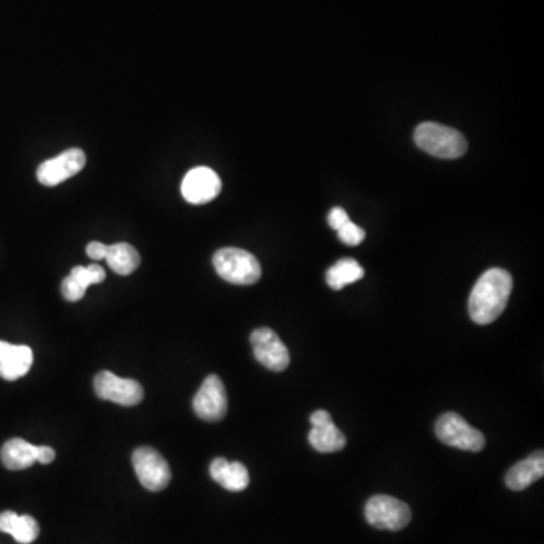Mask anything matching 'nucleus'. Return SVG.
<instances>
[{
  "mask_svg": "<svg viewBox=\"0 0 544 544\" xmlns=\"http://www.w3.org/2000/svg\"><path fill=\"white\" fill-rule=\"evenodd\" d=\"M309 442L316 451L330 454V452L342 451L347 445V437L333 424V421H330L319 427H312Z\"/></svg>",
  "mask_w": 544,
  "mask_h": 544,
  "instance_id": "18",
  "label": "nucleus"
},
{
  "mask_svg": "<svg viewBox=\"0 0 544 544\" xmlns=\"http://www.w3.org/2000/svg\"><path fill=\"white\" fill-rule=\"evenodd\" d=\"M333 421L330 413L327 410H316L312 416H310V424L312 427H319V425L327 424V422Z\"/></svg>",
  "mask_w": 544,
  "mask_h": 544,
  "instance_id": "26",
  "label": "nucleus"
},
{
  "mask_svg": "<svg viewBox=\"0 0 544 544\" xmlns=\"http://www.w3.org/2000/svg\"><path fill=\"white\" fill-rule=\"evenodd\" d=\"M70 276L82 288L88 289L91 285H99V283L105 282L106 272L100 265L75 266L70 272Z\"/></svg>",
  "mask_w": 544,
  "mask_h": 544,
  "instance_id": "20",
  "label": "nucleus"
},
{
  "mask_svg": "<svg viewBox=\"0 0 544 544\" xmlns=\"http://www.w3.org/2000/svg\"><path fill=\"white\" fill-rule=\"evenodd\" d=\"M38 446L23 439H11L2 446L0 460L8 470H25L37 463Z\"/></svg>",
  "mask_w": 544,
  "mask_h": 544,
  "instance_id": "16",
  "label": "nucleus"
},
{
  "mask_svg": "<svg viewBox=\"0 0 544 544\" xmlns=\"http://www.w3.org/2000/svg\"><path fill=\"white\" fill-rule=\"evenodd\" d=\"M34 354L25 345H11L0 340V377L16 381L31 371Z\"/></svg>",
  "mask_w": 544,
  "mask_h": 544,
  "instance_id": "12",
  "label": "nucleus"
},
{
  "mask_svg": "<svg viewBox=\"0 0 544 544\" xmlns=\"http://www.w3.org/2000/svg\"><path fill=\"white\" fill-rule=\"evenodd\" d=\"M513 291L510 272L492 268L484 272L473 286L469 297V315L478 325L495 322L507 307Z\"/></svg>",
  "mask_w": 544,
  "mask_h": 544,
  "instance_id": "1",
  "label": "nucleus"
},
{
  "mask_svg": "<svg viewBox=\"0 0 544 544\" xmlns=\"http://www.w3.org/2000/svg\"><path fill=\"white\" fill-rule=\"evenodd\" d=\"M0 532L13 535L20 544H31L40 535V525L32 516H19L14 511L0 514Z\"/></svg>",
  "mask_w": 544,
  "mask_h": 544,
  "instance_id": "15",
  "label": "nucleus"
},
{
  "mask_svg": "<svg viewBox=\"0 0 544 544\" xmlns=\"http://www.w3.org/2000/svg\"><path fill=\"white\" fill-rule=\"evenodd\" d=\"M106 251H108V245L102 244V242H90L87 247L88 257L93 260L105 259Z\"/></svg>",
  "mask_w": 544,
  "mask_h": 544,
  "instance_id": "24",
  "label": "nucleus"
},
{
  "mask_svg": "<svg viewBox=\"0 0 544 544\" xmlns=\"http://www.w3.org/2000/svg\"><path fill=\"white\" fill-rule=\"evenodd\" d=\"M350 217H348L347 211L342 208H333L328 214V226L333 230L342 229L345 224L350 223Z\"/></svg>",
  "mask_w": 544,
  "mask_h": 544,
  "instance_id": "23",
  "label": "nucleus"
},
{
  "mask_svg": "<svg viewBox=\"0 0 544 544\" xmlns=\"http://www.w3.org/2000/svg\"><path fill=\"white\" fill-rule=\"evenodd\" d=\"M194 413L204 422H220L226 418L229 401H227L226 387L218 375L212 374L198 389L192 401Z\"/></svg>",
  "mask_w": 544,
  "mask_h": 544,
  "instance_id": "7",
  "label": "nucleus"
},
{
  "mask_svg": "<svg viewBox=\"0 0 544 544\" xmlns=\"http://www.w3.org/2000/svg\"><path fill=\"white\" fill-rule=\"evenodd\" d=\"M544 475V454L543 451L534 452L525 460L514 464L507 475H505V484L508 489L514 492H522L528 489L535 481L541 480Z\"/></svg>",
  "mask_w": 544,
  "mask_h": 544,
  "instance_id": "13",
  "label": "nucleus"
},
{
  "mask_svg": "<svg viewBox=\"0 0 544 544\" xmlns=\"http://www.w3.org/2000/svg\"><path fill=\"white\" fill-rule=\"evenodd\" d=\"M94 390L103 401L133 407L144 399V389L136 380L120 378L109 371H102L94 378Z\"/></svg>",
  "mask_w": 544,
  "mask_h": 544,
  "instance_id": "9",
  "label": "nucleus"
},
{
  "mask_svg": "<svg viewBox=\"0 0 544 544\" xmlns=\"http://www.w3.org/2000/svg\"><path fill=\"white\" fill-rule=\"evenodd\" d=\"M85 162H87V156H85V153L82 152V150H67V152L56 156L55 159H49V161L43 162V164L38 167V182L44 186L59 185V183L65 182V180L70 179V177L81 173L82 168L85 167Z\"/></svg>",
  "mask_w": 544,
  "mask_h": 544,
  "instance_id": "10",
  "label": "nucleus"
},
{
  "mask_svg": "<svg viewBox=\"0 0 544 544\" xmlns=\"http://www.w3.org/2000/svg\"><path fill=\"white\" fill-rule=\"evenodd\" d=\"M337 235H339L340 241L344 242L345 245L356 247V245L362 244L366 233L362 227L357 226L353 221H350V223L345 224L342 229L337 230Z\"/></svg>",
  "mask_w": 544,
  "mask_h": 544,
  "instance_id": "21",
  "label": "nucleus"
},
{
  "mask_svg": "<svg viewBox=\"0 0 544 544\" xmlns=\"http://www.w3.org/2000/svg\"><path fill=\"white\" fill-rule=\"evenodd\" d=\"M56 454L50 446H38L37 461L41 464H50L55 460Z\"/></svg>",
  "mask_w": 544,
  "mask_h": 544,
  "instance_id": "25",
  "label": "nucleus"
},
{
  "mask_svg": "<svg viewBox=\"0 0 544 544\" xmlns=\"http://www.w3.org/2000/svg\"><path fill=\"white\" fill-rule=\"evenodd\" d=\"M365 276V269L354 259H342L334 263L327 271V285L334 291H340L345 286L359 282Z\"/></svg>",
  "mask_w": 544,
  "mask_h": 544,
  "instance_id": "19",
  "label": "nucleus"
},
{
  "mask_svg": "<svg viewBox=\"0 0 544 544\" xmlns=\"http://www.w3.org/2000/svg\"><path fill=\"white\" fill-rule=\"evenodd\" d=\"M214 266L218 276L232 285H254L262 277L259 260L241 248L218 250L214 256Z\"/></svg>",
  "mask_w": 544,
  "mask_h": 544,
  "instance_id": "3",
  "label": "nucleus"
},
{
  "mask_svg": "<svg viewBox=\"0 0 544 544\" xmlns=\"http://www.w3.org/2000/svg\"><path fill=\"white\" fill-rule=\"evenodd\" d=\"M105 259L112 271L117 272L118 276H130L141 263L140 253L126 242L108 245Z\"/></svg>",
  "mask_w": 544,
  "mask_h": 544,
  "instance_id": "17",
  "label": "nucleus"
},
{
  "mask_svg": "<svg viewBox=\"0 0 544 544\" xmlns=\"http://www.w3.org/2000/svg\"><path fill=\"white\" fill-rule=\"evenodd\" d=\"M436 434L440 442L461 451L480 452L486 446V437L481 431L470 427L460 415L445 413L436 422Z\"/></svg>",
  "mask_w": 544,
  "mask_h": 544,
  "instance_id": "4",
  "label": "nucleus"
},
{
  "mask_svg": "<svg viewBox=\"0 0 544 544\" xmlns=\"http://www.w3.org/2000/svg\"><path fill=\"white\" fill-rule=\"evenodd\" d=\"M211 476L215 483L220 484L229 492H244L250 484V473L247 467L239 461H227L226 458H215L211 463Z\"/></svg>",
  "mask_w": 544,
  "mask_h": 544,
  "instance_id": "14",
  "label": "nucleus"
},
{
  "mask_svg": "<svg viewBox=\"0 0 544 544\" xmlns=\"http://www.w3.org/2000/svg\"><path fill=\"white\" fill-rule=\"evenodd\" d=\"M250 342L254 357L260 365L272 372H283L288 369L291 356L276 331L268 327L257 328L251 333Z\"/></svg>",
  "mask_w": 544,
  "mask_h": 544,
  "instance_id": "8",
  "label": "nucleus"
},
{
  "mask_svg": "<svg viewBox=\"0 0 544 544\" xmlns=\"http://www.w3.org/2000/svg\"><path fill=\"white\" fill-rule=\"evenodd\" d=\"M365 516L369 525L384 531H401L412 520V510L405 502L387 495L372 496L366 502Z\"/></svg>",
  "mask_w": 544,
  "mask_h": 544,
  "instance_id": "6",
  "label": "nucleus"
},
{
  "mask_svg": "<svg viewBox=\"0 0 544 544\" xmlns=\"http://www.w3.org/2000/svg\"><path fill=\"white\" fill-rule=\"evenodd\" d=\"M415 143L434 158L458 159L467 152V141L463 133L433 121L416 127Z\"/></svg>",
  "mask_w": 544,
  "mask_h": 544,
  "instance_id": "2",
  "label": "nucleus"
},
{
  "mask_svg": "<svg viewBox=\"0 0 544 544\" xmlns=\"http://www.w3.org/2000/svg\"><path fill=\"white\" fill-rule=\"evenodd\" d=\"M220 176L208 167L192 168L182 182V195L188 203L206 204L220 195Z\"/></svg>",
  "mask_w": 544,
  "mask_h": 544,
  "instance_id": "11",
  "label": "nucleus"
},
{
  "mask_svg": "<svg viewBox=\"0 0 544 544\" xmlns=\"http://www.w3.org/2000/svg\"><path fill=\"white\" fill-rule=\"evenodd\" d=\"M132 463L144 489L150 492H162L167 489L171 481V469L161 452L150 446H141L133 451Z\"/></svg>",
  "mask_w": 544,
  "mask_h": 544,
  "instance_id": "5",
  "label": "nucleus"
},
{
  "mask_svg": "<svg viewBox=\"0 0 544 544\" xmlns=\"http://www.w3.org/2000/svg\"><path fill=\"white\" fill-rule=\"evenodd\" d=\"M61 292L62 297H64L65 300L70 301V303H76V301H81L82 298L85 297V292H87V289H84L81 285H78L72 276H68L62 280Z\"/></svg>",
  "mask_w": 544,
  "mask_h": 544,
  "instance_id": "22",
  "label": "nucleus"
}]
</instances>
